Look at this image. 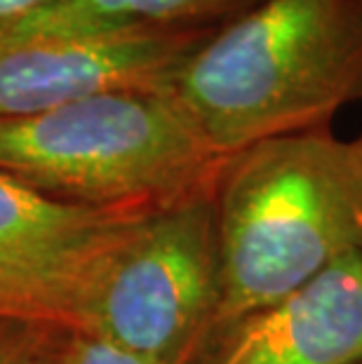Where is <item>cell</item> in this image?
Here are the masks:
<instances>
[{"label": "cell", "instance_id": "8992f818", "mask_svg": "<svg viewBox=\"0 0 362 364\" xmlns=\"http://www.w3.org/2000/svg\"><path fill=\"white\" fill-rule=\"evenodd\" d=\"M214 28L0 33V120L125 90H167Z\"/></svg>", "mask_w": 362, "mask_h": 364}, {"label": "cell", "instance_id": "6da1fadb", "mask_svg": "<svg viewBox=\"0 0 362 364\" xmlns=\"http://www.w3.org/2000/svg\"><path fill=\"white\" fill-rule=\"evenodd\" d=\"M214 214L219 311L210 341L362 252V167L353 141L322 127L230 153L214 181Z\"/></svg>", "mask_w": 362, "mask_h": 364}, {"label": "cell", "instance_id": "52a82bcc", "mask_svg": "<svg viewBox=\"0 0 362 364\" xmlns=\"http://www.w3.org/2000/svg\"><path fill=\"white\" fill-rule=\"evenodd\" d=\"M362 360V252L294 296L221 331L196 364H353Z\"/></svg>", "mask_w": 362, "mask_h": 364}, {"label": "cell", "instance_id": "277c9868", "mask_svg": "<svg viewBox=\"0 0 362 364\" xmlns=\"http://www.w3.org/2000/svg\"><path fill=\"white\" fill-rule=\"evenodd\" d=\"M217 311L212 186L134 221L92 291L80 334L153 364H193Z\"/></svg>", "mask_w": 362, "mask_h": 364}, {"label": "cell", "instance_id": "7c38bea8", "mask_svg": "<svg viewBox=\"0 0 362 364\" xmlns=\"http://www.w3.org/2000/svg\"><path fill=\"white\" fill-rule=\"evenodd\" d=\"M353 149H356L358 162H360V167H362V136H360V139H356V141H353Z\"/></svg>", "mask_w": 362, "mask_h": 364}, {"label": "cell", "instance_id": "8fae6325", "mask_svg": "<svg viewBox=\"0 0 362 364\" xmlns=\"http://www.w3.org/2000/svg\"><path fill=\"white\" fill-rule=\"evenodd\" d=\"M48 0H0V24L10 19H17L21 14H26L36 7L45 5Z\"/></svg>", "mask_w": 362, "mask_h": 364}, {"label": "cell", "instance_id": "4fadbf2b", "mask_svg": "<svg viewBox=\"0 0 362 364\" xmlns=\"http://www.w3.org/2000/svg\"><path fill=\"white\" fill-rule=\"evenodd\" d=\"M353 364H362V360H358V362H353Z\"/></svg>", "mask_w": 362, "mask_h": 364}, {"label": "cell", "instance_id": "ba28073f", "mask_svg": "<svg viewBox=\"0 0 362 364\" xmlns=\"http://www.w3.org/2000/svg\"><path fill=\"white\" fill-rule=\"evenodd\" d=\"M254 3L259 0H48L3 21L0 33H75L120 26L217 28Z\"/></svg>", "mask_w": 362, "mask_h": 364}, {"label": "cell", "instance_id": "3957f363", "mask_svg": "<svg viewBox=\"0 0 362 364\" xmlns=\"http://www.w3.org/2000/svg\"><path fill=\"white\" fill-rule=\"evenodd\" d=\"M221 156L169 90L0 120V174L68 205L156 209L212 188Z\"/></svg>", "mask_w": 362, "mask_h": 364}, {"label": "cell", "instance_id": "5b68a950", "mask_svg": "<svg viewBox=\"0 0 362 364\" xmlns=\"http://www.w3.org/2000/svg\"><path fill=\"white\" fill-rule=\"evenodd\" d=\"M146 212L59 203L0 174V317L80 331L106 263Z\"/></svg>", "mask_w": 362, "mask_h": 364}, {"label": "cell", "instance_id": "30bf717a", "mask_svg": "<svg viewBox=\"0 0 362 364\" xmlns=\"http://www.w3.org/2000/svg\"><path fill=\"white\" fill-rule=\"evenodd\" d=\"M64 364H153V362L134 358V355L122 353L118 348L104 343V341H99L95 336L75 331L71 336V343H68Z\"/></svg>", "mask_w": 362, "mask_h": 364}, {"label": "cell", "instance_id": "9c48e42d", "mask_svg": "<svg viewBox=\"0 0 362 364\" xmlns=\"http://www.w3.org/2000/svg\"><path fill=\"white\" fill-rule=\"evenodd\" d=\"M73 334L59 324L0 317V364H64Z\"/></svg>", "mask_w": 362, "mask_h": 364}, {"label": "cell", "instance_id": "7a4b0ae2", "mask_svg": "<svg viewBox=\"0 0 362 364\" xmlns=\"http://www.w3.org/2000/svg\"><path fill=\"white\" fill-rule=\"evenodd\" d=\"M172 95L221 156L362 102V0H259L186 57Z\"/></svg>", "mask_w": 362, "mask_h": 364}]
</instances>
